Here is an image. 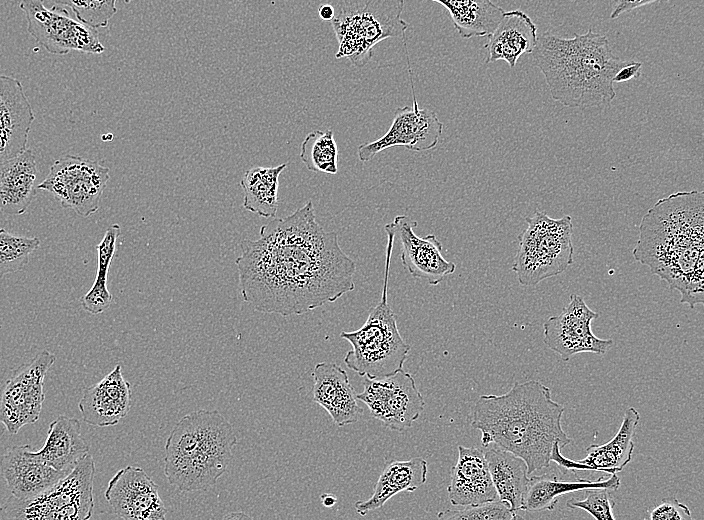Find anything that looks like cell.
<instances>
[{
    "label": "cell",
    "instance_id": "obj_1",
    "mask_svg": "<svg viewBox=\"0 0 704 520\" xmlns=\"http://www.w3.org/2000/svg\"><path fill=\"white\" fill-rule=\"evenodd\" d=\"M235 264L244 302L262 313L301 315L355 289V262L325 231L312 201L240 243Z\"/></svg>",
    "mask_w": 704,
    "mask_h": 520
},
{
    "label": "cell",
    "instance_id": "obj_2",
    "mask_svg": "<svg viewBox=\"0 0 704 520\" xmlns=\"http://www.w3.org/2000/svg\"><path fill=\"white\" fill-rule=\"evenodd\" d=\"M704 193L680 191L659 199L643 216L632 251L644 264L677 290L680 303L694 308L704 303Z\"/></svg>",
    "mask_w": 704,
    "mask_h": 520
},
{
    "label": "cell",
    "instance_id": "obj_3",
    "mask_svg": "<svg viewBox=\"0 0 704 520\" xmlns=\"http://www.w3.org/2000/svg\"><path fill=\"white\" fill-rule=\"evenodd\" d=\"M564 406L538 380L515 382L501 395H481L471 411L470 425L481 432L483 447L495 444L527 464L528 474L549 467L555 443L571 442L562 427Z\"/></svg>",
    "mask_w": 704,
    "mask_h": 520
},
{
    "label": "cell",
    "instance_id": "obj_4",
    "mask_svg": "<svg viewBox=\"0 0 704 520\" xmlns=\"http://www.w3.org/2000/svg\"><path fill=\"white\" fill-rule=\"evenodd\" d=\"M532 54L552 99L571 108L609 104L616 95L613 78L628 62L616 57L608 38L591 28L572 38L546 31L537 37Z\"/></svg>",
    "mask_w": 704,
    "mask_h": 520
},
{
    "label": "cell",
    "instance_id": "obj_5",
    "mask_svg": "<svg viewBox=\"0 0 704 520\" xmlns=\"http://www.w3.org/2000/svg\"><path fill=\"white\" fill-rule=\"evenodd\" d=\"M237 437L217 410L198 409L183 416L165 444L164 474L183 492L207 490L225 473Z\"/></svg>",
    "mask_w": 704,
    "mask_h": 520
},
{
    "label": "cell",
    "instance_id": "obj_6",
    "mask_svg": "<svg viewBox=\"0 0 704 520\" xmlns=\"http://www.w3.org/2000/svg\"><path fill=\"white\" fill-rule=\"evenodd\" d=\"M387 234L383 289L380 301L371 308L367 320L357 330L343 331L341 338L352 349L344 357L346 366L359 376L371 379L391 376L403 369L411 346L402 338L396 316L388 303V282L395 235L391 223Z\"/></svg>",
    "mask_w": 704,
    "mask_h": 520
},
{
    "label": "cell",
    "instance_id": "obj_7",
    "mask_svg": "<svg viewBox=\"0 0 704 520\" xmlns=\"http://www.w3.org/2000/svg\"><path fill=\"white\" fill-rule=\"evenodd\" d=\"M331 25L338 41L336 58L365 66L374 46L388 38L405 37L409 24L402 19L404 0H328Z\"/></svg>",
    "mask_w": 704,
    "mask_h": 520
},
{
    "label": "cell",
    "instance_id": "obj_8",
    "mask_svg": "<svg viewBox=\"0 0 704 520\" xmlns=\"http://www.w3.org/2000/svg\"><path fill=\"white\" fill-rule=\"evenodd\" d=\"M527 228L519 235V248L512 265L523 286L564 272L573 263L572 218L554 219L536 211L526 217Z\"/></svg>",
    "mask_w": 704,
    "mask_h": 520
},
{
    "label": "cell",
    "instance_id": "obj_9",
    "mask_svg": "<svg viewBox=\"0 0 704 520\" xmlns=\"http://www.w3.org/2000/svg\"><path fill=\"white\" fill-rule=\"evenodd\" d=\"M95 462L86 454L64 477L28 499L7 497L0 505L2 519L86 520L94 508Z\"/></svg>",
    "mask_w": 704,
    "mask_h": 520
},
{
    "label": "cell",
    "instance_id": "obj_10",
    "mask_svg": "<svg viewBox=\"0 0 704 520\" xmlns=\"http://www.w3.org/2000/svg\"><path fill=\"white\" fill-rule=\"evenodd\" d=\"M109 172L98 161L66 154L54 161L37 189L50 192L63 208L86 218L98 211Z\"/></svg>",
    "mask_w": 704,
    "mask_h": 520
},
{
    "label": "cell",
    "instance_id": "obj_11",
    "mask_svg": "<svg viewBox=\"0 0 704 520\" xmlns=\"http://www.w3.org/2000/svg\"><path fill=\"white\" fill-rule=\"evenodd\" d=\"M19 8L27 20V31L49 53L66 55L70 51L102 54L96 28L72 19L64 8L44 5L43 0H22Z\"/></svg>",
    "mask_w": 704,
    "mask_h": 520
},
{
    "label": "cell",
    "instance_id": "obj_12",
    "mask_svg": "<svg viewBox=\"0 0 704 520\" xmlns=\"http://www.w3.org/2000/svg\"><path fill=\"white\" fill-rule=\"evenodd\" d=\"M371 415L391 430L409 429L424 410L425 401L413 376L403 369L384 378L365 377L357 394Z\"/></svg>",
    "mask_w": 704,
    "mask_h": 520
},
{
    "label": "cell",
    "instance_id": "obj_13",
    "mask_svg": "<svg viewBox=\"0 0 704 520\" xmlns=\"http://www.w3.org/2000/svg\"><path fill=\"white\" fill-rule=\"evenodd\" d=\"M56 357L42 350L0 388V421L14 435L27 424L35 423L45 399L44 379Z\"/></svg>",
    "mask_w": 704,
    "mask_h": 520
},
{
    "label": "cell",
    "instance_id": "obj_14",
    "mask_svg": "<svg viewBox=\"0 0 704 520\" xmlns=\"http://www.w3.org/2000/svg\"><path fill=\"white\" fill-rule=\"evenodd\" d=\"M406 59L413 105L397 108L393 121L383 136L358 146L357 155L361 162L370 161L378 153L394 146H403L414 152H426L434 149L439 143L444 125L433 111L419 107L407 51Z\"/></svg>",
    "mask_w": 704,
    "mask_h": 520
},
{
    "label": "cell",
    "instance_id": "obj_15",
    "mask_svg": "<svg viewBox=\"0 0 704 520\" xmlns=\"http://www.w3.org/2000/svg\"><path fill=\"white\" fill-rule=\"evenodd\" d=\"M599 314L588 307L579 295H571L569 304L559 315L543 324L545 345L560 355L563 361L583 352L605 354L614 344L612 339L597 337L591 323Z\"/></svg>",
    "mask_w": 704,
    "mask_h": 520
},
{
    "label": "cell",
    "instance_id": "obj_16",
    "mask_svg": "<svg viewBox=\"0 0 704 520\" xmlns=\"http://www.w3.org/2000/svg\"><path fill=\"white\" fill-rule=\"evenodd\" d=\"M105 499L114 513L125 520H164L167 509L157 484L140 467L128 465L109 480Z\"/></svg>",
    "mask_w": 704,
    "mask_h": 520
},
{
    "label": "cell",
    "instance_id": "obj_17",
    "mask_svg": "<svg viewBox=\"0 0 704 520\" xmlns=\"http://www.w3.org/2000/svg\"><path fill=\"white\" fill-rule=\"evenodd\" d=\"M391 225L401 244L402 265L413 278L435 286L455 272L456 264L442 255L443 245L434 234L424 237L415 234L417 221L398 215Z\"/></svg>",
    "mask_w": 704,
    "mask_h": 520
},
{
    "label": "cell",
    "instance_id": "obj_18",
    "mask_svg": "<svg viewBox=\"0 0 704 520\" xmlns=\"http://www.w3.org/2000/svg\"><path fill=\"white\" fill-rule=\"evenodd\" d=\"M640 421V413L635 407H628L618 432L607 443L592 444L585 450L586 456L573 461L562 455L559 443H555L551 452V462H555L566 471H598L617 474L632 460L634 451L633 438Z\"/></svg>",
    "mask_w": 704,
    "mask_h": 520
},
{
    "label": "cell",
    "instance_id": "obj_19",
    "mask_svg": "<svg viewBox=\"0 0 704 520\" xmlns=\"http://www.w3.org/2000/svg\"><path fill=\"white\" fill-rule=\"evenodd\" d=\"M34 118L21 82L0 74V162L26 149Z\"/></svg>",
    "mask_w": 704,
    "mask_h": 520
},
{
    "label": "cell",
    "instance_id": "obj_20",
    "mask_svg": "<svg viewBox=\"0 0 704 520\" xmlns=\"http://www.w3.org/2000/svg\"><path fill=\"white\" fill-rule=\"evenodd\" d=\"M131 387L116 365L102 380L88 387L78 403L83 421L97 427L114 426L130 410Z\"/></svg>",
    "mask_w": 704,
    "mask_h": 520
},
{
    "label": "cell",
    "instance_id": "obj_21",
    "mask_svg": "<svg viewBox=\"0 0 704 520\" xmlns=\"http://www.w3.org/2000/svg\"><path fill=\"white\" fill-rule=\"evenodd\" d=\"M447 492L450 503L462 507L498 499L483 450L458 446Z\"/></svg>",
    "mask_w": 704,
    "mask_h": 520
},
{
    "label": "cell",
    "instance_id": "obj_22",
    "mask_svg": "<svg viewBox=\"0 0 704 520\" xmlns=\"http://www.w3.org/2000/svg\"><path fill=\"white\" fill-rule=\"evenodd\" d=\"M313 401L340 427L357 422L363 412L347 372L336 363H317L312 372Z\"/></svg>",
    "mask_w": 704,
    "mask_h": 520
},
{
    "label": "cell",
    "instance_id": "obj_23",
    "mask_svg": "<svg viewBox=\"0 0 704 520\" xmlns=\"http://www.w3.org/2000/svg\"><path fill=\"white\" fill-rule=\"evenodd\" d=\"M30 445L12 446L0 458V471L11 495L32 498L66 475L27 455ZM68 474V473H67Z\"/></svg>",
    "mask_w": 704,
    "mask_h": 520
},
{
    "label": "cell",
    "instance_id": "obj_24",
    "mask_svg": "<svg viewBox=\"0 0 704 520\" xmlns=\"http://www.w3.org/2000/svg\"><path fill=\"white\" fill-rule=\"evenodd\" d=\"M37 176V160L31 149L1 161L0 212L10 216L24 214L36 196Z\"/></svg>",
    "mask_w": 704,
    "mask_h": 520
},
{
    "label": "cell",
    "instance_id": "obj_25",
    "mask_svg": "<svg viewBox=\"0 0 704 520\" xmlns=\"http://www.w3.org/2000/svg\"><path fill=\"white\" fill-rule=\"evenodd\" d=\"M89 449L81 434L79 420L59 415L50 423L43 447L38 451H31L30 447L27 455L67 474L89 453Z\"/></svg>",
    "mask_w": 704,
    "mask_h": 520
},
{
    "label": "cell",
    "instance_id": "obj_26",
    "mask_svg": "<svg viewBox=\"0 0 704 520\" xmlns=\"http://www.w3.org/2000/svg\"><path fill=\"white\" fill-rule=\"evenodd\" d=\"M537 37V26L526 13L518 9L504 12L484 46L488 52L485 62L504 60L514 68L520 56L532 54Z\"/></svg>",
    "mask_w": 704,
    "mask_h": 520
},
{
    "label": "cell",
    "instance_id": "obj_27",
    "mask_svg": "<svg viewBox=\"0 0 704 520\" xmlns=\"http://www.w3.org/2000/svg\"><path fill=\"white\" fill-rule=\"evenodd\" d=\"M427 474V461L419 456L409 460L388 462L376 482L371 497L355 503L357 513L365 516L367 513L383 507L394 495L415 491L425 484Z\"/></svg>",
    "mask_w": 704,
    "mask_h": 520
},
{
    "label": "cell",
    "instance_id": "obj_28",
    "mask_svg": "<svg viewBox=\"0 0 704 520\" xmlns=\"http://www.w3.org/2000/svg\"><path fill=\"white\" fill-rule=\"evenodd\" d=\"M485 448L484 455L498 499L518 513L522 510L529 484L526 462L495 444Z\"/></svg>",
    "mask_w": 704,
    "mask_h": 520
},
{
    "label": "cell",
    "instance_id": "obj_29",
    "mask_svg": "<svg viewBox=\"0 0 704 520\" xmlns=\"http://www.w3.org/2000/svg\"><path fill=\"white\" fill-rule=\"evenodd\" d=\"M619 487L620 479L617 474H610L609 477H600L597 480L578 477L574 481L559 480L554 474L537 475L529 478L522 511H551L557 504L559 497L564 494L590 488L618 490Z\"/></svg>",
    "mask_w": 704,
    "mask_h": 520
},
{
    "label": "cell",
    "instance_id": "obj_30",
    "mask_svg": "<svg viewBox=\"0 0 704 520\" xmlns=\"http://www.w3.org/2000/svg\"><path fill=\"white\" fill-rule=\"evenodd\" d=\"M444 6L458 34L469 39L490 36L501 21L504 10L491 0H431Z\"/></svg>",
    "mask_w": 704,
    "mask_h": 520
},
{
    "label": "cell",
    "instance_id": "obj_31",
    "mask_svg": "<svg viewBox=\"0 0 704 520\" xmlns=\"http://www.w3.org/2000/svg\"><path fill=\"white\" fill-rule=\"evenodd\" d=\"M283 163L275 167H254L240 180L244 192L243 207L261 217H275L278 209L279 176L286 168Z\"/></svg>",
    "mask_w": 704,
    "mask_h": 520
},
{
    "label": "cell",
    "instance_id": "obj_32",
    "mask_svg": "<svg viewBox=\"0 0 704 520\" xmlns=\"http://www.w3.org/2000/svg\"><path fill=\"white\" fill-rule=\"evenodd\" d=\"M120 232L118 224L109 226L101 242L96 246L97 274L90 290L80 299L82 308L91 314H100L111 305L113 297L107 288V275Z\"/></svg>",
    "mask_w": 704,
    "mask_h": 520
},
{
    "label": "cell",
    "instance_id": "obj_33",
    "mask_svg": "<svg viewBox=\"0 0 704 520\" xmlns=\"http://www.w3.org/2000/svg\"><path fill=\"white\" fill-rule=\"evenodd\" d=\"M300 159L312 172H338V147L332 129L310 132L301 143Z\"/></svg>",
    "mask_w": 704,
    "mask_h": 520
},
{
    "label": "cell",
    "instance_id": "obj_34",
    "mask_svg": "<svg viewBox=\"0 0 704 520\" xmlns=\"http://www.w3.org/2000/svg\"><path fill=\"white\" fill-rule=\"evenodd\" d=\"M38 237L12 234L0 229V279L7 274L20 271L30 255L40 247Z\"/></svg>",
    "mask_w": 704,
    "mask_h": 520
},
{
    "label": "cell",
    "instance_id": "obj_35",
    "mask_svg": "<svg viewBox=\"0 0 704 520\" xmlns=\"http://www.w3.org/2000/svg\"><path fill=\"white\" fill-rule=\"evenodd\" d=\"M55 4L72 9L76 18L93 28L106 27L117 13V0H52Z\"/></svg>",
    "mask_w": 704,
    "mask_h": 520
},
{
    "label": "cell",
    "instance_id": "obj_36",
    "mask_svg": "<svg viewBox=\"0 0 704 520\" xmlns=\"http://www.w3.org/2000/svg\"><path fill=\"white\" fill-rule=\"evenodd\" d=\"M437 517L461 520H514L522 518L499 499L478 505L463 506L458 510L441 511Z\"/></svg>",
    "mask_w": 704,
    "mask_h": 520
},
{
    "label": "cell",
    "instance_id": "obj_37",
    "mask_svg": "<svg viewBox=\"0 0 704 520\" xmlns=\"http://www.w3.org/2000/svg\"><path fill=\"white\" fill-rule=\"evenodd\" d=\"M586 497L582 500L569 499L566 503L570 509H582L597 520H614L615 502L608 488H590L584 490Z\"/></svg>",
    "mask_w": 704,
    "mask_h": 520
},
{
    "label": "cell",
    "instance_id": "obj_38",
    "mask_svg": "<svg viewBox=\"0 0 704 520\" xmlns=\"http://www.w3.org/2000/svg\"><path fill=\"white\" fill-rule=\"evenodd\" d=\"M650 520H691V511L675 497H667L653 505L646 512Z\"/></svg>",
    "mask_w": 704,
    "mask_h": 520
},
{
    "label": "cell",
    "instance_id": "obj_39",
    "mask_svg": "<svg viewBox=\"0 0 704 520\" xmlns=\"http://www.w3.org/2000/svg\"><path fill=\"white\" fill-rule=\"evenodd\" d=\"M613 5V10L611 12L610 18L616 19L623 13L629 12L636 8L658 2V1H668V0H611Z\"/></svg>",
    "mask_w": 704,
    "mask_h": 520
},
{
    "label": "cell",
    "instance_id": "obj_40",
    "mask_svg": "<svg viewBox=\"0 0 704 520\" xmlns=\"http://www.w3.org/2000/svg\"><path fill=\"white\" fill-rule=\"evenodd\" d=\"M642 63L637 61H628L621 67L613 78L614 83L627 82L633 78L638 79L641 76Z\"/></svg>",
    "mask_w": 704,
    "mask_h": 520
},
{
    "label": "cell",
    "instance_id": "obj_41",
    "mask_svg": "<svg viewBox=\"0 0 704 520\" xmlns=\"http://www.w3.org/2000/svg\"><path fill=\"white\" fill-rule=\"evenodd\" d=\"M318 15L324 21H331L334 16L333 7L329 3L321 4L318 8Z\"/></svg>",
    "mask_w": 704,
    "mask_h": 520
},
{
    "label": "cell",
    "instance_id": "obj_42",
    "mask_svg": "<svg viewBox=\"0 0 704 520\" xmlns=\"http://www.w3.org/2000/svg\"><path fill=\"white\" fill-rule=\"evenodd\" d=\"M321 501L323 506L331 508L337 503V498L333 494H322Z\"/></svg>",
    "mask_w": 704,
    "mask_h": 520
},
{
    "label": "cell",
    "instance_id": "obj_43",
    "mask_svg": "<svg viewBox=\"0 0 704 520\" xmlns=\"http://www.w3.org/2000/svg\"><path fill=\"white\" fill-rule=\"evenodd\" d=\"M6 431V427L4 424L0 421V438L3 436L4 432Z\"/></svg>",
    "mask_w": 704,
    "mask_h": 520
}]
</instances>
